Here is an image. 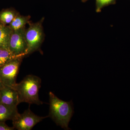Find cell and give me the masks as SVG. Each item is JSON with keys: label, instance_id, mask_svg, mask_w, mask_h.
<instances>
[{"label": "cell", "instance_id": "6da1fadb", "mask_svg": "<svg viewBox=\"0 0 130 130\" xmlns=\"http://www.w3.org/2000/svg\"><path fill=\"white\" fill-rule=\"evenodd\" d=\"M50 112L48 117H50L57 125L65 130H70L68 125L74 113L72 101L66 102L56 96L53 92L49 94Z\"/></svg>", "mask_w": 130, "mask_h": 130}, {"label": "cell", "instance_id": "7a4b0ae2", "mask_svg": "<svg viewBox=\"0 0 130 130\" xmlns=\"http://www.w3.org/2000/svg\"><path fill=\"white\" fill-rule=\"evenodd\" d=\"M41 79L33 75H28L19 83L12 86L18 94L19 103H27L30 104L41 105L38 92L41 88Z\"/></svg>", "mask_w": 130, "mask_h": 130}, {"label": "cell", "instance_id": "3957f363", "mask_svg": "<svg viewBox=\"0 0 130 130\" xmlns=\"http://www.w3.org/2000/svg\"><path fill=\"white\" fill-rule=\"evenodd\" d=\"M44 18L35 23H30L26 29L25 36L27 43L26 55L38 50L43 42L44 33L43 27Z\"/></svg>", "mask_w": 130, "mask_h": 130}, {"label": "cell", "instance_id": "277c9868", "mask_svg": "<svg viewBox=\"0 0 130 130\" xmlns=\"http://www.w3.org/2000/svg\"><path fill=\"white\" fill-rule=\"evenodd\" d=\"M24 57L14 58L0 67V81L2 84L11 86L16 84L19 69Z\"/></svg>", "mask_w": 130, "mask_h": 130}, {"label": "cell", "instance_id": "5b68a950", "mask_svg": "<svg viewBox=\"0 0 130 130\" xmlns=\"http://www.w3.org/2000/svg\"><path fill=\"white\" fill-rule=\"evenodd\" d=\"M26 27L13 31L9 39L8 48L12 53L18 57L26 56L27 43L26 40Z\"/></svg>", "mask_w": 130, "mask_h": 130}, {"label": "cell", "instance_id": "8992f818", "mask_svg": "<svg viewBox=\"0 0 130 130\" xmlns=\"http://www.w3.org/2000/svg\"><path fill=\"white\" fill-rule=\"evenodd\" d=\"M47 117L48 116L41 117L36 115L29 108L23 113H19L12 120L13 125L18 130H30L37 123Z\"/></svg>", "mask_w": 130, "mask_h": 130}, {"label": "cell", "instance_id": "52a82bcc", "mask_svg": "<svg viewBox=\"0 0 130 130\" xmlns=\"http://www.w3.org/2000/svg\"><path fill=\"white\" fill-rule=\"evenodd\" d=\"M1 103L8 106L17 107L19 104L18 92L12 86L3 84L1 91Z\"/></svg>", "mask_w": 130, "mask_h": 130}, {"label": "cell", "instance_id": "ba28073f", "mask_svg": "<svg viewBox=\"0 0 130 130\" xmlns=\"http://www.w3.org/2000/svg\"><path fill=\"white\" fill-rule=\"evenodd\" d=\"M19 114L17 107L8 106L0 103V121H12Z\"/></svg>", "mask_w": 130, "mask_h": 130}, {"label": "cell", "instance_id": "9c48e42d", "mask_svg": "<svg viewBox=\"0 0 130 130\" xmlns=\"http://www.w3.org/2000/svg\"><path fill=\"white\" fill-rule=\"evenodd\" d=\"M12 31L8 25L0 23V47L9 49V39Z\"/></svg>", "mask_w": 130, "mask_h": 130}, {"label": "cell", "instance_id": "30bf717a", "mask_svg": "<svg viewBox=\"0 0 130 130\" xmlns=\"http://www.w3.org/2000/svg\"><path fill=\"white\" fill-rule=\"evenodd\" d=\"M30 15L24 16L19 13L8 25V26L12 31L18 30L25 27L27 24L30 23Z\"/></svg>", "mask_w": 130, "mask_h": 130}, {"label": "cell", "instance_id": "8fae6325", "mask_svg": "<svg viewBox=\"0 0 130 130\" xmlns=\"http://www.w3.org/2000/svg\"><path fill=\"white\" fill-rule=\"evenodd\" d=\"M19 13L13 8L3 9L0 11V23L8 25Z\"/></svg>", "mask_w": 130, "mask_h": 130}, {"label": "cell", "instance_id": "7c38bea8", "mask_svg": "<svg viewBox=\"0 0 130 130\" xmlns=\"http://www.w3.org/2000/svg\"><path fill=\"white\" fill-rule=\"evenodd\" d=\"M17 57H19L12 53L9 49L0 47V67Z\"/></svg>", "mask_w": 130, "mask_h": 130}, {"label": "cell", "instance_id": "4fadbf2b", "mask_svg": "<svg viewBox=\"0 0 130 130\" xmlns=\"http://www.w3.org/2000/svg\"><path fill=\"white\" fill-rule=\"evenodd\" d=\"M116 0H96V12H99L101 11L103 8L108 5L115 3Z\"/></svg>", "mask_w": 130, "mask_h": 130}, {"label": "cell", "instance_id": "5bb4252c", "mask_svg": "<svg viewBox=\"0 0 130 130\" xmlns=\"http://www.w3.org/2000/svg\"><path fill=\"white\" fill-rule=\"evenodd\" d=\"M15 128L13 126L10 127L5 123V122L0 121V130H13Z\"/></svg>", "mask_w": 130, "mask_h": 130}, {"label": "cell", "instance_id": "9a60e30c", "mask_svg": "<svg viewBox=\"0 0 130 130\" xmlns=\"http://www.w3.org/2000/svg\"><path fill=\"white\" fill-rule=\"evenodd\" d=\"M3 85V84H2L1 82L0 81V103H1V91Z\"/></svg>", "mask_w": 130, "mask_h": 130}, {"label": "cell", "instance_id": "2e32d148", "mask_svg": "<svg viewBox=\"0 0 130 130\" xmlns=\"http://www.w3.org/2000/svg\"><path fill=\"white\" fill-rule=\"evenodd\" d=\"M87 1H88V0H82V1L84 2H85Z\"/></svg>", "mask_w": 130, "mask_h": 130}]
</instances>
